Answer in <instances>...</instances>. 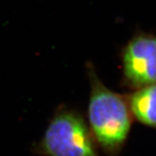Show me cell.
Returning a JSON list of instances; mask_svg holds the SVG:
<instances>
[{
  "label": "cell",
  "mask_w": 156,
  "mask_h": 156,
  "mask_svg": "<svg viewBox=\"0 0 156 156\" xmlns=\"http://www.w3.org/2000/svg\"><path fill=\"white\" fill-rule=\"evenodd\" d=\"M33 150L43 156H99L96 141L83 116L65 106L56 109Z\"/></svg>",
  "instance_id": "7a4b0ae2"
},
{
  "label": "cell",
  "mask_w": 156,
  "mask_h": 156,
  "mask_svg": "<svg viewBox=\"0 0 156 156\" xmlns=\"http://www.w3.org/2000/svg\"><path fill=\"white\" fill-rule=\"evenodd\" d=\"M123 83L138 89L156 83V35L138 32L122 50Z\"/></svg>",
  "instance_id": "3957f363"
},
{
  "label": "cell",
  "mask_w": 156,
  "mask_h": 156,
  "mask_svg": "<svg viewBox=\"0 0 156 156\" xmlns=\"http://www.w3.org/2000/svg\"><path fill=\"white\" fill-rule=\"evenodd\" d=\"M90 95L88 106L89 127L97 146L108 156H117L128 139L133 115L127 97L108 89L88 65Z\"/></svg>",
  "instance_id": "6da1fadb"
},
{
  "label": "cell",
  "mask_w": 156,
  "mask_h": 156,
  "mask_svg": "<svg viewBox=\"0 0 156 156\" xmlns=\"http://www.w3.org/2000/svg\"><path fill=\"white\" fill-rule=\"evenodd\" d=\"M127 100L132 115L140 123L156 128V83L135 89Z\"/></svg>",
  "instance_id": "277c9868"
}]
</instances>
